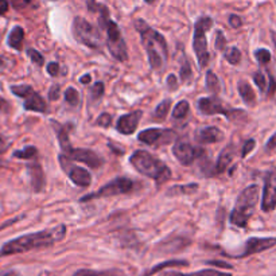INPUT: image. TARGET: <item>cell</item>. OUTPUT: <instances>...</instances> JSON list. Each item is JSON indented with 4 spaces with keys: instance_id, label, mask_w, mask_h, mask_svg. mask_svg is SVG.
Segmentation results:
<instances>
[{
    "instance_id": "6da1fadb",
    "label": "cell",
    "mask_w": 276,
    "mask_h": 276,
    "mask_svg": "<svg viewBox=\"0 0 276 276\" xmlns=\"http://www.w3.org/2000/svg\"><path fill=\"white\" fill-rule=\"evenodd\" d=\"M65 236H66V227L61 224V225L50 228V229L35 232V233H28L24 236L9 240L8 243H5L1 247L0 255L1 256H9V255L24 254L28 251L51 247L55 243L62 241Z\"/></svg>"
},
{
    "instance_id": "7a4b0ae2",
    "label": "cell",
    "mask_w": 276,
    "mask_h": 276,
    "mask_svg": "<svg viewBox=\"0 0 276 276\" xmlns=\"http://www.w3.org/2000/svg\"><path fill=\"white\" fill-rule=\"evenodd\" d=\"M135 27L140 34L142 43L147 51L148 62L154 70H162L169 57V47L165 36L150 27L143 19L135 20Z\"/></svg>"
},
{
    "instance_id": "3957f363",
    "label": "cell",
    "mask_w": 276,
    "mask_h": 276,
    "mask_svg": "<svg viewBox=\"0 0 276 276\" xmlns=\"http://www.w3.org/2000/svg\"><path fill=\"white\" fill-rule=\"evenodd\" d=\"M129 162L136 171L148 178H152L156 183H165L171 178V171L169 167L144 150L135 151L129 158Z\"/></svg>"
},
{
    "instance_id": "277c9868",
    "label": "cell",
    "mask_w": 276,
    "mask_h": 276,
    "mask_svg": "<svg viewBox=\"0 0 276 276\" xmlns=\"http://www.w3.org/2000/svg\"><path fill=\"white\" fill-rule=\"evenodd\" d=\"M98 12H100L98 23H100L101 28L107 31V47L109 53L117 61L125 62L128 59V51H127V46H125L124 38L121 35L120 28L109 18V11L105 5L98 4Z\"/></svg>"
},
{
    "instance_id": "5b68a950",
    "label": "cell",
    "mask_w": 276,
    "mask_h": 276,
    "mask_svg": "<svg viewBox=\"0 0 276 276\" xmlns=\"http://www.w3.org/2000/svg\"><path fill=\"white\" fill-rule=\"evenodd\" d=\"M259 192H260V189L258 185H251V186L245 187L244 190L239 194L236 206L229 216V220L233 225L239 228L247 227V224L254 214L255 208L258 205Z\"/></svg>"
},
{
    "instance_id": "8992f818",
    "label": "cell",
    "mask_w": 276,
    "mask_h": 276,
    "mask_svg": "<svg viewBox=\"0 0 276 276\" xmlns=\"http://www.w3.org/2000/svg\"><path fill=\"white\" fill-rule=\"evenodd\" d=\"M213 26V19L209 16H202L194 24V38H193V47L196 51L197 59L200 67H204L209 62V51H208V40L206 32Z\"/></svg>"
},
{
    "instance_id": "52a82bcc",
    "label": "cell",
    "mask_w": 276,
    "mask_h": 276,
    "mask_svg": "<svg viewBox=\"0 0 276 276\" xmlns=\"http://www.w3.org/2000/svg\"><path fill=\"white\" fill-rule=\"evenodd\" d=\"M73 35L80 43L93 50H100L103 46V38L96 27L81 16H76L73 20Z\"/></svg>"
},
{
    "instance_id": "ba28073f",
    "label": "cell",
    "mask_w": 276,
    "mask_h": 276,
    "mask_svg": "<svg viewBox=\"0 0 276 276\" xmlns=\"http://www.w3.org/2000/svg\"><path fill=\"white\" fill-rule=\"evenodd\" d=\"M135 187V183L129 178H116L113 181L103 186L101 189H98L96 193L88 194L81 198V202H88L90 200H97V198H105V197H113L120 196V194H127V193L132 192Z\"/></svg>"
},
{
    "instance_id": "9c48e42d",
    "label": "cell",
    "mask_w": 276,
    "mask_h": 276,
    "mask_svg": "<svg viewBox=\"0 0 276 276\" xmlns=\"http://www.w3.org/2000/svg\"><path fill=\"white\" fill-rule=\"evenodd\" d=\"M11 92L15 96L23 98V108L26 111L32 112H46L47 111V105H46L45 100L32 89L30 85H15L11 86Z\"/></svg>"
},
{
    "instance_id": "30bf717a",
    "label": "cell",
    "mask_w": 276,
    "mask_h": 276,
    "mask_svg": "<svg viewBox=\"0 0 276 276\" xmlns=\"http://www.w3.org/2000/svg\"><path fill=\"white\" fill-rule=\"evenodd\" d=\"M59 159V165L62 167V170L67 174V177L70 178V181L76 186L80 187H88L92 182V175L88 170H85L84 167H80L73 163L69 156H66L65 154L63 155L58 156Z\"/></svg>"
},
{
    "instance_id": "8fae6325",
    "label": "cell",
    "mask_w": 276,
    "mask_h": 276,
    "mask_svg": "<svg viewBox=\"0 0 276 276\" xmlns=\"http://www.w3.org/2000/svg\"><path fill=\"white\" fill-rule=\"evenodd\" d=\"M177 139V134L171 129L148 128L139 132L138 140L147 146H165Z\"/></svg>"
},
{
    "instance_id": "7c38bea8",
    "label": "cell",
    "mask_w": 276,
    "mask_h": 276,
    "mask_svg": "<svg viewBox=\"0 0 276 276\" xmlns=\"http://www.w3.org/2000/svg\"><path fill=\"white\" fill-rule=\"evenodd\" d=\"M198 109H200L201 113L204 115H225L229 119V120H236L235 116L237 113H240L243 111H239V109H233V111H229L227 108L224 107V104L221 100H219L217 97H204L200 98L198 101Z\"/></svg>"
},
{
    "instance_id": "4fadbf2b",
    "label": "cell",
    "mask_w": 276,
    "mask_h": 276,
    "mask_svg": "<svg viewBox=\"0 0 276 276\" xmlns=\"http://www.w3.org/2000/svg\"><path fill=\"white\" fill-rule=\"evenodd\" d=\"M276 245V237H251L247 240L244 245V250L241 254L233 255L232 258L244 259L252 256L255 254H260L264 251L271 250Z\"/></svg>"
},
{
    "instance_id": "5bb4252c",
    "label": "cell",
    "mask_w": 276,
    "mask_h": 276,
    "mask_svg": "<svg viewBox=\"0 0 276 276\" xmlns=\"http://www.w3.org/2000/svg\"><path fill=\"white\" fill-rule=\"evenodd\" d=\"M173 154L178 159L179 163L183 166H190L198 156H202V151L193 147L192 144L185 139H178L174 143Z\"/></svg>"
},
{
    "instance_id": "9a60e30c",
    "label": "cell",
    "mask_w": 276,
    "mask_h": 276,
    "mask_svg": "<svg viewBox=\"0 0 276 276\" xmlns=\"http://www.w3.org/2000/svg\"><path fill=\"white\" fill-rule=\"evenodd\" d=\"M276 209V169L268 171L264 181L263 200H262V210L272 212Z\"/></svg>"
},
{
    "instance_id": "2e32d148",
    "label": "cell",
    "mask_w": 276,
    "mask_h": 276,
    "mask_svg": "<svg viewBox=\"0 0 276 276\" xmlns=\"http://www.w3.org/2000/svg\"><path fill=\"white\" fill-rule=\"evenodd\" d=\"M65 155L69 156L71 161L85 163V165L89 166L92 169H98V167H101L104 163L101 156L97 155V154L94 151H92V150H86V148L73 147V150H70V151L67 152V154H65Z\"/></svg>"
},
{
    "instance_id": "e0dca14e",
    "label": "cell",
    "mask_w": 276,
    "mask_h": 276,
    "mask_svg": "<svg viewBox=\"0 0 276 276\" xmlns=\"http://www.w3.org/2000/svg\"><path fill=\"white\" fill-rule=\"evenodd\" d=\"M143 112L142 111H135L131 112V113H127V115H123L117 120V124H116V129L123 135H131L134 134L135 129L138 127L139 121L142 119Z\"/></svg>"
},
{
    "instance_id": "ac0fdd59",
    "label": "cell",
    "mask_w": 276,
    "mask_h": 276,
    "mask_svg": "<svg viewBox=\"0 0 276 276\" xmlns=\"http://www.w3.org/2000/svg\"><path fill=\"white\" fill-rule=\"evenodd\" d=\"M28 169V174H30V178H31V186L34 189V192L39 193L45 189V173L42 166L38 162H32L31 165L27 166Z\"/></svg>"
},
{
    "instance_id": "d6986e66",
    "label": "cell",
    "mask_w": 276,
    "mask_h": 276,
    "mask_svg": "<svg viewBox=\"0 0 276 276\" xmlns=\"http://www.w3.org/2000/svg\"><path fill=\"white\" fill-rule=\"evenodd\" d=\"M224 139V132L217 127H205L198 131L197 140L201 144H212V143H219Z\"/></svg>"
},
{
    "instance_id": "ffe728a7",
    "label": "cell",
    "mask_w": 276,
    "mask_h": 276,
    "mask_svg": "<svg viewBox=\"0 0 276 276\" xmlns=\"http://www.w3.org/2000/svg\"><path fill=\"white\" fill-rule=\"evenodd\" d=\"M233 158H235V147L232 144H229V146L224 148L221 154L219 155V159H217L216 166H214V174L224 173L229 167V165L233 161Z\"/></svg>"
},
{
    "instance_id": "44dd1931",
    "label": "cell",
    "mask_w": 276,
    "mask_h": 276,
    "mask_svg": "<svg viewBox=\"0 0 276 276\" xmlns=\"http://www.w3.org/2000/svg\"><path fill=\"white\" fill-rule=\"evenodd\" d=\"M50 123H51V125H53L54 132H55V135H57L58 142H59V146H61V148H62L63 154H67L70 150H73V146H71L70 139H69L66 128L55 120H51Z\"/></svg>"
},
{
    "instance_id": "7402d4cb",
    "label": "cell",
    "mask_w": 276,
    "mask_h": 276,
    "mask_svg": "<svg viewBox=\"0 0 276 276\" xmlns=\"http://www.w3.org/2000/svg\"><path fill=\"white\" fill-rule=\"evenodd\" d=\"M237 89H239V93H240L241 98L245 104L248 105H255L256 103V94H255L252 86L250 85L248 81H240L239 85H237Z\"/></svg>"
},
{
    "instance_id": "603a6c76",
    "label": "cell",
    "mask_w": 276,
    "mask_h": 276,
    "mask_svg": "<svg viewBox=\"0 0 276 276\" xmlns=\"http://www.w3.org/2000/svg\"><path fill=\"white\" fill-rule=\"evenodd\" d=\"M23 39H24V30L20 26H15L8 35V46L20 51L23 47Z\"/></svg>"
},
{
    "instance_id": "cb8c5ba5",
    "label": "cell",
    "mask_w": 276,
    "mask_h": 276,
    "mask_svg": "<svg viewBox=\"0 0 276 276\" xmlns=\"http://www.w3.org/2000/svg\"><path fill=\"white\" fill-rule=\"evenodd\" d=\"M187 266H189V263H187L186 260H167V262H165V263L156 264L155 267H152L151 270H148V271L143 276L155 275V274L161 272L162 270H165V268L167 267H187Z\"/></svg>"
},
{
    "instance_id": "d4e9b609",
    "label": "cell",
    "mask_w": 276,
    "mask_h": 276,
    "mask_svg": "<svg viewBox=\"0 0 276 276\" xmlns=\"http://www.w3.org/2000/svg\"><path fill=\"white\" fill-rule=\"evenodd\" d=\"M73 276H124L119 270H107V271H97V270H78Z\"/></svg>"
},
{
    "instance_id": "484cf974",
    "label": "cell",
    "mask_w": 276,
    "mask_h": 276,
    "mask_svg": "<svg viewBox=\"0 0 276 276\" xmlns=\"http://www.w3.org/2000/svg\"><path fill=\"white\" fill-rule=\"evenodd\" d=\"M165 276H232L231 274L220 272L217 270H202L193 274H182V272H166Z\"/></svg>"
},
{
    "instance_id": "4316f807",
    "label": "cell",
    "mask_w": 276,
    "mask_h": 276,
    "mask_svg": "<svg viewBox=\"0 0 276 276\" xmlns=\"http://www.w3.org/2000/svg\"><path fill=\"white\" fill-rule=\"evenodd\" d=\"M190 241L185 239H173L171 241H166L162 244V250L165 252H177V250H182L183 247H186Z\"/></svg>"
},
{
    "instance_id": "83f0119b",
    "label": "cell",
    "mask_w": 276,
    "mask_h": 276,
    "mask_svg": "<svg viewBox=\"0 0 276 276\" xmlns=\"http://www.w3.org/2000/svg\"><path fill=\"white\" fill-rule=\"evenodd\" d=\"M198 189L197 183H189L183 186H174L169 189V196H181V194H193Z\"/></svg>"
},
{
    "instance_id": "f1b7e54d",
    "label": "cell",
    "mask_w": 276,
    "mask_h": 276,
    "mask_svg": "<svg viewBox=\"0 0 276 276\" xmlns=\"http://www.w3.org/2000/svg\"><path fill=\"white\" fill-rule=\"evenodd\" d=\"M206 88L212 93L217 94L220 92V80L212 70L206 71Z\"/></svg>"
},
{
    "instance_id": "f546056e",
    "label": "cell",
    "mask_w": 276,
    "mask_h": 276,
    "mask_svg": "<svg viewBox=\"0 0 276 276\" xmlns=\"http://www.w3.org/2000/svg\"><path fill=\"white\" fill-rule=\"evenodd\" d=\"M189 103H187L186 100H182V101H179L175 107H174L173 111V117L174 119H177V120H181L183 117H186V115L189 113Z\"/></svg>"
},
{
    "instance_id": "4dcf8cb0",
    "label": "cell",
    "mask_w": 276,
    "mask_h": 276,
    "mask_svg": "<svg viewBox=\"0 0 276 276\" xmlns=\"http://www.w3.org/2000/svg\"><path fill=\"white\" fill-rule=\"evenodd\" d=\"M224 51H225V53H224V57H225V59H227L231 65H237V63H240L241 51L237 49V47H231V49L224 50Z\"/></svg>"
},
{
    "instance_id": "1f68e13d",
    "label": "cell",
    "mask_w": 276,
    "mask_h": 276,
    "mask_svg": "<svg viewBox=\"0 0 276 276\" xmlns=\"http://www.w3.org/2000/svg\"><path fill=\"white\" fill-rule=\"evenodd\" d=\"M170 107H171V100H163L158 107H156L154 115H155V119L158 120H165L166 116L169 113Z\"/></svg>"
},
{
    "instance_id": "d6a6232c",
    "label": "cell",
    "mask_w": 276,
    "mask_h": 276,
    "mask_svg": "<svg viewBox=\"0 0 276 276\" xmlns=\"http://www.w3.org/2000/svg\"><path fill=\"white\" fill-rule=\"evenodd\" d=\"M38 151L34 146H28V147L23 148L20 151H15L12 154L15 158H19V159H32L34 156H36Z\"/></svg>"
},
{
    "instance_id": "836d02e7",
    "label": "cell",
    "mask_w": 276,
    "mask_h": 276,
    "mask_svg": "<svg viewBox=\"0 0 276 276\" xmlns=\"http://www.w3.org/2000/svg\"><path fill=\"white\" fill-rule=\"evenodd\" d=\"M63 94H65V101L70 105H77L80 101V94L74 88H67Z\"/></svg>"
},
{
    "instance_id": "e575fe53",
    "label": "cell",
    "mask_w": 276,
    "mask_h": 276,
    "mask_svg": "<svg viewBox=\"0 0 276 276\" xmlns=\"http://www.w3.org/2000/svg\"><path fill=\"white\" fill-rule=\"evenodd\" d=\"M179 76H181V81H182V82H187V81L192 80V77H193L192 67H190V63L187 62L186 59L182 62L181 71H179Z\"/></svg>"
},
{
    "instance_id": "d590c367",
    "label": "cell",
    "mask_w": 276,
    "mask_h": 276,
    "mask_svg": "<svg viewBox=\"0 0 276 276\" xmlns=\"http://www.w3.org/2000/svg\"><path fill=\"white\" fill-rule=\"evenodd\" d=\"M27 55L31 58V61L38 66H43V63H45V58L43 55L39 53V51H36L35 49H28L27 50Z\"/></svg>"
},
{
    "instance_id": "8d00e7d4",
    "label": "cell",
    "mask_w": 276,
    "mask_h": 276,
    "mask_svg": "<svg viewBox=\"0 0 276 276\" xmlns=\"http://www.w3.org/2000/svg\"><path fill=\"white\" fill-rule=\"evenodd\" d=\"M255 57H256V59H258L259 62L262 63V65H266V63H268L270 61H271V53H270L267 49L256 50Z\"/></svg>"
},
{
    "instance_id": "74e56055",
    "label": "cell",
    "mask_w": 276,
    "mask_h": 276,
    "mask_svg": "<svg viewBox=\"0 0 276 276\" xmlns=\"http://www.w3.org/2000/svg\"><path fill=\"white\" fill-rule=\"evenodd\" d=\"M254 81H255V84L258 85V88L262 90V92L266 90V88H267V81H266V76H264L262 71L258 70L256 73H255Z\"/></svg>"
},
{
    "instance_id": "f35d334b",
    "label": "cell",
    "mask_w": 276,
    "mask_h": 276,
    "mask_svg": "<svg viewBox=\"0 0 276 276\" xmlns=\"http://www.w3.org/2000/svg\"><path fill=\"white\" fill-rule=\"evenodd\" d=\"M104 90H105V88H104L103 82H96L90 89V97L93 100H98L100 97H103Z\"/></svg>"
},
{
    "instance_id": "ab89813d",
    "label": "cell",
    "mask_w": 276,
    "mask_h": 276,
    "mask_svg": "<svg viewBox=\"0 0 276 276\" xmlns=\"http://www.w3.org/2000/svg\"><path fill=\"white\" fill-rule=\"evenodd\" d=\"M216 49L217 50H225L227 47V39H225V35L223 34V31L216 32Z\"/></svg>"
},
{
    "instance_id": "60d3db41",
    "label": "cell",
    "mask_w": 276,
    "mask_h": 276,
    "mask_svg": "<svg viewBox=\"0 0 276 276\" xmlns=\"http://www.w3.org/2000/svg\"><path fill=\"white\" fill-rule=\"evenodd\" d=\"M112 123V116L109 113H101L98 116V119L96 120V124L100 127H109Z\"/></svg>"
},
{
    "instance_id": "b9f144b4",
    "label": "cell",
    "mask_w": 276,
    "mask_h": 276,
    "mask_svg": "<svg viewBox=\"0 0 276 276\" xmlns=\"http://www.w3.org/2000/svg\"><path fill=\"white\" fill-rule=\"evenodd\" d=\"M255 144H256V142H255L254 139L247 140L244 144V147H243V151H241V156H243V158H245V156L248 155V154H250V152L255 148Z\"/></svg>"
},
{
    "instance_id": "7bdbcfd3",
    "label": "cell",
    "mask_w": 276,
    "mask_h": 276,
    "mask_svg": "<svg viewBox=\"0 0 276 276\" xmlns=\"http://www.w3.org/2000/svg\"><path fill=\"white\" fill-rule=\"evenodd\" d=\"M30 3H31V0H11V4H12L13 8L16 9H23Z\"/></svg>"
},
{
    "instance_id": "ee69618b",
    "label": "cell",
    "mask_w": 276,
    "mask_h": 276,
    "mask_svg": "<svg viewBox=\"0 0 276 276\" xmlns=\"http://www.w3.org/2000/svg\"><path fill=\"white\" fill-rule=\"evenodd\" d=\"M59 92H61V88H59V85H53V86H51V88H50V90H49V98H50V100H53V101L58 100V97H59Z\"/></svg>"
},
{
    "instance_id": "f6af8a7d",
    "label": "cell",
    "mask_w": 276,
    "mask_h": 276,
    "mask_svg": "<svg viewBox=\"0 0 276 276\" xmlns=\"http://www.w3.org/2000/svg\"><path fill=\"white\" fill-rule=\"evenodd\" d=\"M229 24H231L233 28H239V27H241V24H243V22H241V18L240 16H237V15H231L229 16Z\"/></svg>"
},
{
    "instance_id": "bcb514c9",
    "label": "cell",
    "mask_w": 276,
    "mask_h": 276,
    "mask_svg": "<svg viewBox=\"0 0 276 276\" xmlns=\"http://www.w3.org/2000/svg\"><path fill=\"white\" fill-rule=\"evenodd\" d=\"M47 73H49L50 76H57L58 73H59V65L57 62H50L47 65Z\"/></svg>"
},
{
    "instance_id": "7dc6e473",
    "label": "cell",
    "mask_w": 276,
    "mask_h": 276,
    "mask_svg": "<svg viewBox=\"0 0 276 276\" xmlns=\"http://www.w3.org/2000/svg\"><path fill=\"white\" fill-rule=\"evenodd\" d=\"M210 266H216V267H221V268H228V270H232L231 264L225 263V262H220V260H209V262H206Z\"/></svg>"
},
{
    "instance_id": "c3c4849f",
    "label": "cell",
    "mask_w": 276,
    "mask_h": 276,
    "mask_svg": "<svg viewBox=\"0 0 276 276\" xmlns=\"http://www.w3.org/2000/svg\"><path fill=\"white\" fill-rule=\"evenodd\" d=\"M0 112H3V113L9 112V103L3 97H0Z\"/></svg>"
},
{
    "instance_id": "681fc988",
    "label": "cell",
    "mask_w": 276,
    "mask_h": 276,
    "mask_svg": "<svg viewBox=\"0 0 276 276\" xmlns=\"http://www.w3.org/2000/svg\"><path fill=\"white\" fill-rule=\"evenodd\" d=\"M86 1V5H88V9L90 12H96L98 11V4L96 3V0H85Z\"/></svg>"
},
{
    "instance_id": "f907efd6",
    "label": "cell",
    "mask_w": 276,
    "mask_h": 276,
    "mask_svg": "<svg viewBox=\"0 0 276 276\" xmlns=\"http://www.w3.org/2000/svg\"><path fill=\"white\" fill-rule=\"evenodd\" d=\"M266 148L267 150H274V148H276V132L274 135H272L271 138H270V140L267 142V144H266Z\"/></svg>"
},
{
    "instance_id": "816d5d0a",
    "label": "cell",
    "mask_w": 276,
    "mask_h": 276,
    "mask_svg": "<svg viewBox=\"0 0 276 276\" xmlns=\"http://www.w3.org/2000/svg\"><path fill=\"white\" fill-rule=\"evenodd\" d=\"M276 90V81L272 76H270V88H268V96H272Z\"/></svg>"
},
{
    "instance_id": "f5cc1de1",
    "label": "cell",
    "mask_w": 276,
    "mask_h": 276,
    "mask_svg": "<svg viewBox=\"0 0 276 276\" xmlns=\"http://www.w3.org/2000/svg\"><path fill=\"white\" fill-rule=\"evenodd\" d=\"M167 84H169L170 89H177V78L174 74L167 77Z\"/></svg>"
},
{
    "instance_id": "db71d44e",
    "label": "cell",
    "mask_w": 276,
    "mask_h": 276,
    "mask_svg": "<svg viewBox=\"0 0 276 276\" xmlns=\"http://www.w3.org/2000/svg\"><path fill=\"white\" fill-rule=\"evenodd\" d=\"M8 11V1L7 0H0V15H4Z\"/></svg>"
},
{
    "instance_id": "11a10c76",
    "label": "cell",
    "mask_w": 276,
    "mask_h": 276,
    "mask_svg": "<svg viewBox=\"0 0 276 276\" xmlns=\"http://www.w3.org/2000/svg\"><path fill=\"white\" fill-rule=\"evenodd\" d=\"M7 150V143H5L4 138L0 135V152H4Z\"/></svg>"
},
{
    "instance_id": "9f6ffc18",
    "label": "cell",
    "mask_w": 276,
    "mask_h": 276,
    "mask_svg": "<svg viewBox=\"0 0 276 276\" xmlns=\"http://www.w3.org/2000/svg\"><path fill=\"white\" fill-rule=\"evenodd\" d=\"M90 81H92V77H90L89 74H86V76H82L80 78L81 84H89Z\"/></svg>"
},
{
    "instance_id": "6f0895ef",
    "label": "cell",
    "mask_w": 276,
    "mask_h": 276,
    "mask_svg": "<svg viewBox=\"0 0 276 276\" xmlns=\"http://www.w3.org/2000/svg\"><path fill=\"white\" fill-rule=\"evenodd\" d=\"M271 38H272V42H274V46H275V49H276V31H271Z\"/></svg>"
},
{
    "instance_id": "680465c9",
    "label": "cell",
    "mask_w": 276,
    "mask_h": 276,
    "mask_svg": "<svg viewBox=\"0 0 276 276\" xmlns=\"http://www.w3.org/2000/svg\"><path fill=\"white\" fill-rule=\"evenodd\" d=\"M5 66V59L3 57H0V67Z\"/></svg>"
},
{
    "instance_id": "91938a15",
    "label": "cell",
    "mask_w": 276,
    "mask_h": 276,
    "mask_svg": "<svg viewBox=\"0 0 276 276\" xmlns=\"http://www.w3.org/2000/svg\"><path fill=\"white\" fill-rule=\"evenodd\" d=\"M4 166H5V162L0 158V167H4Z\"/></svg>"
},
{
    "instance_id": "94428289",
    "label": "cell",
    "mask_w": 276,
    "mask_h": 276,
    "mask_svg": "<svg viewBox=\"0 0 276 276\" xmlns=\"http://www.w3.org/2000/svg\"><path fill=\"white\" fill-rule=\"evenodd\" d=\"M146 3H152V1H155V0H144Z\"/></svg>"
},
{
    "instance_id": "6125c7cd",
    "label": "cell",
    "mask_w": 276,
    "mask_h": 276,
    "mask_svg": "<svg viewBox=\"0 0 276 276\" xmlns=\"http://www.w3.org/2000/svg\"><path fill=\"white\" fill-rule=\"evenodd\" d=\"M53 1H54V0H53Z\"/></svg>"
}]
</instances>
